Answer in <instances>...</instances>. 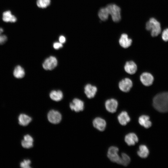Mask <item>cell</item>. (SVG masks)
<instances>
[{
    "mask_svg": "<svg viewBox=\"0 0 168 168\" xmlns=\"http://www.w3.org/2000/svg\"><path fill=\"white\" fill-rule=\"evenodd\" d=\"M94 127L98 130L104 131L106 126V122L105 120L100 117L95 118L93 121Z\"/></svg>",
    "mask_w": 168,
    "mask_h": 168,
    "instance_id": "4fadbf2b",
    "label": "cell"
},
{
    "mask_svg": "<svg viewBox=\"0 0 168 168\" xmlns=\"http://www.w3.org/2000/svg\"><path fill=\"white\" fill-rule=\"evenodd\" d=\"M132 42V39L129 38L128 35L126 34H122L119 40L120 45L124 48L129 47L131 45Z\"/></svg>",
    "mask_w": 168,
    "mask_h": 168,
    "instance_id": "5bb4252c",
    "label": "cell"
},
{
    "mask_svg": "<svg viewBox=\"0 0 168 168\" xmlns=\"http://www.w3.org/2000/svg\"><path fill=\"white\" fill-rule=\"evenodd\" d=\"M137 154L140 157L146 158L149 154V151L146 146L142 145L139 147V150L137 152Z\"/></svg>",
    "mask_w": 168,
    "mask_h": 168,
    "instance_id": "603a6c76",
    "label": "cell"
},
{
    "mask_svg": "<svg viewBox=\"0 0 168 168\" xmlns=\"http://www.w3.org/2000/svg\"><path fill=\"white\" fill-rule=\"evenodd\" d=\"M53 47L54 49H58L63 47L62 44L60 42H55L53 44Z\"/></svg>",
    "mask_w": 168,
    "mask_h": 168,
    "instance_id": "f546056e",
    "label": "cell"
},
{
    "mask_svg": "<svg viewBox=\"0 0 168 168\" xmlns=\"http://www.w3.org/2000/svg\"><path fill=\"white\" fill-rule=\"evenodd\" d=\"M140 80L142 83L145 86L152 85L154 81V77L150 73L144 72L140 76Z\"/></svg>",
    "mask_w": 168,
    "mask_h": 168,
    "instance_id": "9c48e42d",
    "label": "cell"
},
{
    "mask_svg": "<svg viewBox=\"0 0 168 168\" xmlns=\"http://www.w3.org/2000/svg\"><path fill=\"white\" fill-rule=\"evenodd\" d=\"M31 163V161L30 160H24L23 161L20 163V166L23 168H30V164Z\"/></svg>",
    "mask_w": 168,
    "mask_h": 168,
    "instance_id": "83f0119b",
    "label": "cell"
},
{
    "mask_svg": "<svg viewBox=\"0 0 168 168\" xmlns=\"http://www.w3.org/2000/svg\"><path fill=\"white\" fill-rule=\"evenodd\" d=\"M50 0H37V6L41 8H45L48 7L50 4Z\"/></svg>",
    "mask_w": 168,
    "mask_h": 168,
    "instance_id": "484cf974",
    "label": "cell"
},
{
    "mask_svg": "<svg viewBox=\"0 0 168 168\" xmlns=\"http://www.w3.org/2000/svg\"><path fill=\"white\" fill-rule=\"evenodd\" d=\"M137 68L136 64L132 61L127 62L124 66L125 71L130 74H134L137 70Z\"/></svg>",
    "mask_w": 168,
    "mask_h": 168,
    "instance_id": "9a60e30c",
    "label": "cell"
},
{
    "mask_svg": "<svg viewBox=\"0 0 168 168\" xmlns=\"http://www.w3.org/2000/svg\"><path fill=\"white\" fill-rule=\"evenodd\" d=\"M146 29L150 31L153 37L158 36L161 32V28L160 22L154 18H150L146 25Z\"/></svg>",
    "mask_w": 168,
    "mask_h": 168,
    "instance_id": "7a4b0ae2",
    "label": "cell"
},
{
    "mask_svg": "<svg viewBox=\"0 0 168 168\" xmlns=\"http://www.w3.org/2000/svg\"><path fill=\"white\" fill-rule=\"evenodd\" d=\"M132 86V81L129 78H128L122 79L119 84V89L122 91L125 92H128Z\"/></svg>",
    "mask_w": 168,
    "mask_h": 168,
    "instance_id": "ba28073f",
    "label": "cell"
},
{
    "mask_svg": "<svg viewBox=\"0 0 168 168\" xmlns=\"http://www.w3.org/2000/svg\"><path fill=\"white\" fill-rule=\"evenodd\" d=\"M3 29L0 27V45H3L5 44L8 40L7 36L3 34Z\"/></svg>",
    "mask_w": 168,
    "mask_h": 168,
    "instance_id": "4316f807",
    "label": "cell"
},
{
    "mask_svg": "<svg viewBox=\"0 0 168 168\" xmlns=\"http://www.w3.org/2000/svg\"><path fill=\"white\" fill-rule=\"evenodd\" d=\"M69 106L72 110L76 112L82 111L84 108V103L81 100L75 98L70 103Z\"/></svg>",
    "mask_w": 168,
    "mask_h": 168,
    "instance_id": "52a82bcc",
    "label": "cell"
},
{
    "mask_svg": "<svg viewBox=\"0 0 168 168\" xmlns=\"http://www.w3.org/2000/svg\"><path fill=\"white\" fill-rule=\"evenodd\" d=\"M2 19L6 22L14 23L17 21L16 17L9 10L5 11L3 13Z\"/></svg>",
    "mask_w": 168,
    "mask_h": 168,
    "instance_id": "e0dca14e",
    "label": "cell"
},
{
    "mask_svg": "<svg viewBox=\"0 0 168 168\" xmlns=\"http://www.w3.org/2000/svg\"><path fill=\"white\" fill-rule=\"evenodd\" d=\"M13 75L14 77L16 79H22L26 75L25 69L21 65H16L13 70Z\"/></svg>",
    "mask_w": 168,
    "mask_h": 168,
    "instance_id": "8fae6325",
    "label": "cell"
},
{
    "mask_svg": "<svg viewBox=\"0 0 168 168\" xmlns=\"http://www.w3.org/2000/svg\"><path fill=\"white\" fill-rule=\"evenodd\" d=\"M153 105L159 112H168V92H163L157 94L153 99Z\"/></svg>",
    "mask_w": 168,
    "mask_h": 168,
    "instance_id": "6da1fadb",
    "label": "cell"
},
{
    "mask_svg": "<svg viewBox=\"0 0 168 168\" xmlns=\"http://www.w3.org/2000/svg\"><path fill=\"white\" fill-rule=\"evenodd\" d=\"M106 7L113 21L114 22L119 21L121 19V9L120 7L114 4H109Z\"/></svg>",
    "mask_w": 168,
    "mask_h": 168,
    "instance_id": "3957f363",
    "label": "cell"
},
{
    "mask_svg": "<svg viewBox=\"0 0 168 168\" xmlns=\"http://www.w3.org/2000/svg\"><path fill=\"white\" fill-rule=\"evenodd\" d=\"M109 15V13L106 7L100 8L98 13L99 18L103 21H106L108 19Z\"/></svg>",
    "mask_w": 168,
    "mask_h": 168,
    "instance_id": "cb8c5ba5",
    "label": "cell"
},
{
    "mask_svg": "<svg viewBox=\"0 0 168 168\" xmlns=\"http://www.w3.org/2000/svg\"><path fill=\"white\" fill-rule=\"evenodd\" d=\"M33 139L30 135L26 134L24 136L23 139L21 142L23 147L26 148H29L33 146Z\"/></svg>",
    "mask_w": 168,
    "mask_h": 168,
    "instance_id": "ac0fdd59",
    "label": "cell"
},
{
    "mask_svg": "<svg viewBox=\"0 0 168 168\" xmlns=\"http://www.w3.org/2000/svg\"><path fill=\"white\" fill-rule=\"evenodd\" d=\"M58 60L54 56H50L46 58L42 63L43 68L46 70H51L57 65Z\"/></svg>",
    "mask_w": 168,
    "mask_h": 168,
    "instance_id": "277c9868",
    "label": "cell"
},
{
    "mask_svg": "<svg viewBox=\"0 0 168 168\" xmlns=\"http://www.w3.org/2000/svg\"><path fill=\"white\" fill-rule=\"evenodd\" d=\"M19 124L21 125H27L31 121V118L28 115L24 114H20L18 117Z\"/></svg>",
    "mask_w": 168,
    "mask_h": 168,
    "instance_id": "44dd1931",
    "label": "cell"
},
{
    "mask_svg": "<svg viewBox=\"0 0 168 168\" xmlns=\"http://www.w3.org/2000/svg\"><path fill=\"white\" fill-rule=\"evenodd\" d=\"M49 121L53 124H57L60 122L62 119V115L58 111L51 110L49 111L47 115Z\"/></svg>",
    "mask_w": 168,
    "mask_h": 168,
    "instance_id": "8992f818",
    "label": "cell"
},
{
    "mask_svg": "<svg viewBox=\"0 0 168 168\" xmlns=\"http://www.w3.org/2000/svg\"><path fill=\"white\" fill-rule=\"evenodd\" d=\"M118 119L121 125H125L130 121V118L127 112L123 111L118 115Z\"/></svg>",
    "mask_w": 168,
    "mask_h": 168,
    "instance_id": "d6986e66",
    "label": "cell"
},
{
    "mask_svg": "<svg viewBox=\"0 0 168 168\" xmlns=\"http://www.w3.org/2000/svg\"><path fill=\"white\" fill-rule=\"evenodd\" d=\"M162 38L165 41H168V28L164 30L162 33Z\"/></svg>",
    "mask_w": 168,
    "mask_h": 168,
    "instance_id": "f1b7e54d",
    "label": "cell"
},
{
    "mask_svg": "<svg viewBox=\"0 0 168 168\" xmlns=\"http://www.w3.org/2000/svg\"><path fill=\"white\" fill-rule=\"evenodd\" d=\"M49 97L53 100L58 101L62 100L63 97L62 92L60 90H53L49 94Z\"/></svg>",
    "mask_w": 168,
    "mask_h": 168,
    "instance_id": "7402d4cb",
    "label": "cell"
},
{
    "mask_svg": "<svg viewBox=\"0 0 168 168\" xmlns=\"http://www.w3.org/2000/svg\"><path fill=\"white\" fill-rule=\"evenodd\" d=\"M150 117L149 116L146 115H142L140 116L138 119V122L141 126L145 128H148L152 126V122L149 120Z\"/></svg>",
    "mask_w": 168,
    "mask_h": 168,
    "instance_id": "ffe728a7",
    "label": "cell"
},
{
    "mask_svg": "<svg viewBox=\"0 0 168 168\" xmlns=\"http://www.w3.org/2000/svg\"><path fill=\"white\" fill-rule=\"evenodd\" d=\"M59 41L62 44L64 43L66 41L65 37L63 35L60 36L59 38Z\"/></svg>",
    "mask_w": 168,
    "mask_h": 168,
    "instance_id": "4dcf8cb0",
    "label": "cell"
},
{
    "mask_svg": "<svg viewBox=\"0 0 168 168\" xmlns=\"http://www.w3.org/2000/svg\"><path fill=\"white\" fill-rule=\"evenodd\" d=\"M119 149L114 146L110 147L108 151L107 156L110 160L113 162L119 164L120 157L118 154Z\"/></svg>",
    "mask_w": 168,
    "mask_h": 168,
    "instance_id": "5b68a950",
    "label": "cell"
},
{
    "mask_svg": "<svg viewBox=\"0 0 168 168\" xmlns=\"http://www.w3.org/2000/svg\"><path fill=\"white\" fill-rule=\"evenodd\" d=\"M124 140L129 146L134 145L138 141L137 136L134 133H130L126 135L125 137Z\"/></svg>",
    "mask_w": 168,
    "mask_h": 168,
    "instance_id": "2e32d148",
    "label": "cell"
},
{
    "mask_svg": "<svg viewBox=\"0 0 168 168\" xmlns=\"http://www.w3.org/2000/svg\"><path fill=\"white\" fill-rule=\"evenodd\" d=\"M105 105L106 109L108 112L114 113L116 111L118 102L115 99L112 98L108 99L105 101Z\"/></svg>",
    "mask_w": 168,
    "mask_h": 168,
    "instance_id": "30bf717a",
    "label": "cell"
},
{
    "mask_svg": "<svg viewBox=\"0 0 168 168\" xmlns=\"http://www.w3.org/2000/svg\"><path fill=\"white\" fill-rule=\"evenodd\" d=\"M130 161V158L129 156L125 153H122L121 156L118 164L122 165L124 166H128Z\"/></svg>",
    "mask_w": 168,
    "mask_h": 168,
    "instance_id": "d4e9b609",
    "label": "cell"
},
{
    "mask_svg": "<svg viewBox=\"0 0 168 168\" xmlns=\"http://www.w3.org/2000/svg\"><path fill=\"white\" fill-rule=\"evenodd\" d=\"M97 88L90 84H86L84 87V92L87 97L91 99L93 98L97 92Z\"/></svg>",
    "mask_w": 168,
    "mask_h": 168,
    "instance_id": "7c38bea8",
    "label": "cell"
}]
</instances>
